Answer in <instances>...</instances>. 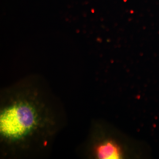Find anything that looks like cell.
<instances>
[{"label":"cell","instance_id":"1","mask_svg":"<svg viewBox=\"0 0 159 159\" xmlns=\"http://www.w3.org/2000/svg\"><path fill=\"white\" fill-rule=\"evenodd\" d=\"M26 90L14 93L1 108V136L9 145H25L53 124L39 93Z\"/></svg>","mask_w":159,"mask_h":159},{"label":"cell","instance_id":"2","mask_svg":"<svg viewBox=\"0 0 159 159\" xmlns=\"http://www.w3.org/2000/svg\"><path fill=\"white\" fill-rule=\"evenodd\" d=\"M94 129L89 147L91 154L95 158L128 159L144 157L143 145L129 139L112 126L101 123Z\"/></svg>","mask_w":159,"mask_h":159}]
</instances>
